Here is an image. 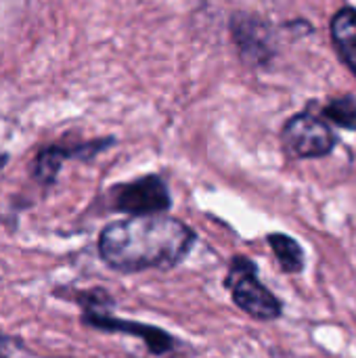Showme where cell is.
I'll return each instance as SVG.
<instances>
[{
	"mask_svg": "<svg viewBox=\"0 0 356 358\" xmlns=\"http://www.w3.org/2000/svg\"><path fill=\"white\" fill-rule=\"evenodd\" d=\"M193 245L195 231L183 220L164 214L115 220L101 231L97 243L101 260L124 275L172 268L187 258Z\"/></svg>",
	"mask_w": 356,
	"mask_h": 358,
	"instance_id": "1",
	"label": "cell"
},
{
	"mask_svg": "<svg viewBox=\"0 0 356 358\" xmlns=\"http://www.w3.org/2000/svg\"><path fill=\"white\" fill-rule=\"evenodd\" d=\"M82 325L97 329V331H103V334H124V336L141 338L145 342L147 350L155 357H164V355L172 352L174 342H176L168 331H164L155 325L118 319V317H111L109 313H84Z\"/></svg>",
	"mask_w": 356,
	"mask_h": 358,
	"instance_id": "6",
	"label": "cell"
},
{
	"mask_svg": "<svg viewBox=\"0 0 356 358\" xmlns=\"http://www.w3.org/2000/svg\"><path fill=\"white\" fill-rule=\"evenodd\" d=\"M321 113H323V120H329L340 128L356 130V101L350 94L332 99L329 103L323 105Z\"/></svg>",
	"mask_w": 356,
	"mask_h": 358,
	"instance_id": "10",
	"label": "cell"
},
{
	"mask_svg": "<svg viewBox=\"0 0 356 358\" xmlns=\"http://www.w3.org/2000/svg\"><path fill=\"white\" fill-rule=\"evenodd\" d=\"M231 34L245 63L262 67L275 57V42L266 21L248 13H235L231 19Z\"/></svg>",
	"mask_w": 356,
	"mask_h": 358,
	"instance_id": "5",
	"label": "cell"
},
{
	"mask_svg": "<svg viewBox=\"0 0 356 358\" xmlns=\"http://www.w3.org/2000/svg\"><path fill=\"white\" fill-rule=\"evenodd\" d=\"M65 159H73V147H44L34 159V178L40 185H52Z\"/></svg>",
	"mask_w": 356,
	"mask_h": 358,
	"instance_id": "9",
	"label": "cell"
},
{
	"mask_svg": "<svg viewBox=\"0 0 356 358\" xmlns=\"http://www.w3.org/2000/svg\"><path fill=\"white\" fill-rule=\"evenodd\" d=\"M107 206L111 212H122L128 216H153L170 210L172 197L162 176L147 174L111 187L107 193Z\"/></svg>",
	"mask_w": 356,
	"mask_h": 358,
	"instance_id": "3",
	"label": "cell"
},
{
	"mask_svg": "<svg viewBox=\"0 0 356 358\" xmlns=\"http://www.w3.org/2000/svg\"><path fill=\"white\" fill-rule=\"evenodd\" d=\"M332 40L340 59L356 76V8L344 6L332 19Z\"/></svg>",
	"mask_w": 356,
	"mask_h": 358,
	"instance_id": "7",
	"label": "cell"
},
{
	"mask_svg": "<svg viewBox=\"0 0 356 358\" xmlns=\"http://www.w3.org/2000/svg\"><path fill=\"white\" fill-rule=\"evenodd\" d=\"M19 350H23V344L19 340L0 334V358H15V352Z\"/></svg>",
	"mask_w": 356,
	"mask_h": 358,
	"instance_id": "12",
	"label": "cell"
},
{
	"mask_svg": "<svg viewBox=\"0 0 356 358\" xmlns=\"http://www.w3.org/2000/svg\"><path fill=\"white\" fill-rule=\"evenodd\" d=\"M6 162H8V155H6L4 151H0V170L6 166Z\"/></svg>",
	"mask_w": 356,
	"mask_h": 358,
	"instance_id": "13",
	"label": "cell"
},
{
	"mask_svg": "<svg viewBox=\"0 0 356 358\" xmlns=\"http://www.w3.org/2000/svg\"><path fill=\"white\" fill-rule=\"evenodd\" d=\"M266 241H269L273 254L277 256L279 266L287 275H298L304 271V264H306L304 262V250L294 237H290L285 233H273L266 237Z\"/></svg>",
	"mask_w": 356,
	"mask_h": 358,
	"instance_id": "8",
	"label": "cell"
},
{
	"mask_svg": "<svg viewBox=\"0 0 356 358\" xmlns=\"http://www.w3.org/2000/svg\"><path fill=\"white\" fill-rule=\"evenodd\" d=\"M281 141L285 151L298 159H317L334 151L338 138L329 124L308 111L296 113L283 126Z\"/></svg>",
	"mask_w": 356,
	"mask_h": 358,
	"instance_id": "4",
	"label": "cell"
},
{
	"mask_svg": "<svg viewBox=\"0 0 356 358\" xmlns=\"http://www.w3.org/2000/svg\"><path fill=\"white\" fill-rule=\"evenodd\" d=\"M84 313H107L113 306V298L105 289H84L73 296Z\"/></svg>",
	"mask_w": 356,
	"mask_h": 358,
	"instance_id": "11",
	"label": "cell"
},
{
	"mask_svg": "<svg viewBox=\"0 0 356 358\" xmlns=\"http://www.w3.org/2000/svg\"><path fill=\"white\" fill-rule=\"evenodd\" d=\"M225 287L231 292L237 308L256 321H277L283 315L281 300L260 283L256 262L245 256L231 258Z\"/></svg>",
	"mask_w": 356,
	"mask_h": 358,
	"instance_id": "2",
	"label": "cell"
}]
</instances>
